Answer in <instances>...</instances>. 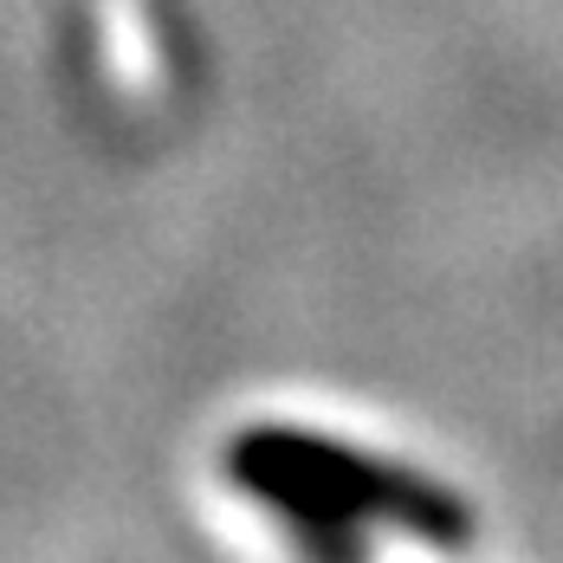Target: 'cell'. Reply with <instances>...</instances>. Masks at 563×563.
Instances as JSON below:
<instances>
[{"mask_svg": "<svg viewBox=\"0 0 563 563\" xmlns=\"http://www.w3.org/2000/svg\"><path fill=\"white\" fill-rule=\"evenodd\" d=\"M221 473L233 493L273 511L298 538L305 563H369V531L389 525L415 544L460 551L473 538V506L421 466L376 460L338 434L291 428V421H253L227 434Z\"/></svg>", "mask_w": 563, "mask_h": 563, "instance_id": "cell-1", "label": "cell"}]
</instances>
